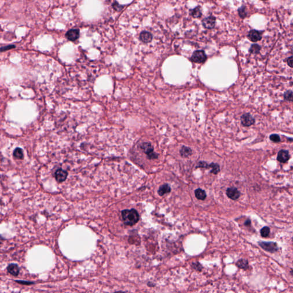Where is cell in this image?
Returning a JSON list of instances; mask_svg holds the SVG:
<instances>
[{
    "mask_svg": "<svg viewBox=\"0 0 293 293\" xmlns=\"http://www.w3.org/2000/svg\"><path fill=\"white\" fill-rule=\"evenodd\" d=\"M287 63H288V66H290V67H291V68H293V56H292V57H289V58L288 59Z\"/></svg>",
    "mask_w": 293,
    "mask_h": 293,
    "instance_id": "cell-29",
    "label": "cell"
},
{
    "mask_svg": "<svg viewBox=\"0 0 293 293\" xmlns=\"http://www.w3.org/2000/svg\"><path fill=\"white\" fill-rule=\"evenodd\" d=\"M226 194H227V196L229 197L230 199L233 200L238 199L240 195L239 191L235 187H230L227 188L226 191Z\"/></svg>",
    "mask_w": 293,
    "mask_h": 293,
    "instance_id": "cell-7",
    "label": "cell"
},
{
    "mask_svg": "<svg viewBox=\"0 0 293 293\" xmlns=\"http://www.w3.org/2000/svg\"><path fill=\"white\" fill-rule=\"evenodd\" d=\"M258 244L263 250L269 252L273 253L278 250V247L277 244L275 242H259Z\"/></svg>",
    "mask_w": 293,
    "mask_h": 293,
    "instance_id": "cell-3",
    "label": "cell"
},
{
    "mask_svg": "<svg viewBox=\"0 0 293 293\" xmlns=\"http://www.w3.org/2000/svg\"><path fill=\"white\" fill-rule=\"evenodd\" d=\"M15 48V45H8V46H5V47H2L1 50L2 52L4 51V50H6L8 49H12V48Z\"/></svg>",
    "mask_w": 293,
    "mask_h": 293,
    "instance_id": "cell-28",
    "label": "cell"
},
{
    "mask_svg": "<svg viewBox=\"0 0 293 293\" xmlns=\"http://www.w3.org/2000/svg\"><path fill=\"white\" fill-rule=\"evenodd\" d=\"M248 38L251 41L256 42V41H258L261 40V34L260 32L258 31L252 30L249 33Z\"/></svg>",
    "mask_w": 293,
    "mask_h": 293,
    "instance_id": "cell-10",
    "label": "cell"
},
{
    "mask_svg": "<svg viewBox=\"0 0 293 293\" xmlns=\"http://www.w3.org/2000/svg\"><path fill=\"white\" fill-rule=\"evenodd\" d=\"M140 148L143 151L144 153L147 155L149 159H155L158 158L159 155L155 152L154 148L152 144L149 143H143L141 144Z\"/></svg>",
    "mask_w": 293,
    "mask_h": 293,
    "instance_id": "cell-2",
    "label": "cell"
},
{
    "mask_svg": "<svg viewBox=\"0 0 293 293\" xmlns=\"http://www.w3.org/2000/svg\"><path fill=\"white\" fill-rule=\"evenodd\" d=\"M270 139L274 143H278L280 142V137L277 134H272L270 136Z\"/></svg>",
    "mask_w": 293,
    "mask_h": 293,
    "instance_id": "cell-24",
    "label": "cell"
},
{
    "mask_svg": "<svg viewBox=\"0 0 293 293\" xmlns=\"http://www.w3.org/2000/svg\"><path fill=\"white\" fill-rule=\"evenodd\" d=\"M290 158V155L286 150H281L278 154L277 160L281 163H285Z\"/></svg>",
    "mask_w": 293,
    "mask_h": 293,
    "instance_id": "cell-11",
    "label": "cell"
},
{
    "mask_svg": "<svg viewBox=\"0 0 293 293\" xmlns=\"http://www.w3.org/2000/svg\"><path fill=\"white\" fill-rule=\"evenodd\" d=\"M241 123L245 127H249L255 123V120L249 113H245L241 116Z\"/></svg>",
    "mask_w": 293,
    "mask_h": 293,
    "instance_id": "cell-6",
    "label": "cell"
},
{
    "mask_svg": "<svg viewBox=\"0 0 293 293\" xmlns=\"http://www.w3.org/2000/svg\"><path fill=\"white\" fill-rule=\"evenodd\" d=\"M216 19L213 16H209L202 21L203 25L207 29H212L215 25Z\"/></svg>",
    "mask_w": 293,
    "mask_h": 293,
    "instance_id": "cell-8",
    "label": "cell"
},
{
    "mask_svg": "<svg viewBox=\"0 0 293 293\" xmlns=\"http://www.w3.org/2000/svg\"><path fill=\"white\" fill-rule=\"evenodd\" d=\"M80 36V31L78 29H71L65 34V37L71 41H75Z\"/></svg>",
    "mask_w": 293,
    "mask_h": 293,
    "instance_id": "cell-5",
    "label": "cell"
},
{
    "mask_svg": "<svg viewBox=\"0 0 293 293\" xmlns=\"http://www.w3.org/2000/svg\"><path fill=\"white\" fill-rule=\"evenodd\" d=\"M290 273H291V275H292L293 276V270H291V272H290Z\"/></svg>",
    "mask_w": 293,
    "mask_h": 293,
    "instance_id": "cell-31",
    "label": "cell"
},
{
    "mask_svg": "<svg viewBox=\"0 0 293 293\" xmlns=\"http://www.w3.org/2000/svg\"></svg>",
    "mask_w": 293,
    "mask_h": 293,
    "instance_id": "cell-33",
    "label": "cell"
},
{
    "mask_svg": "<svg viewBox=\"0 0 293 293\" xmlns=\"http://www.w3.org/2000/svg\"><path fill=\"white\" fill-rule=\"evenodd\" d=\"M191 15H192V17H195V18H199V17H200L202 16V9L200 8V7L199 6H197V8H195V9H194L193 10L191 11Z\"/></svg>",
    "mask_w": 293,
    "mask_h": 293,
    "instance_id": "cell-19",
    "label": "cell"
},
{
    "mask_svg": "<svg viewBox=\"0 0 293 293\" xmlns=\"http://www.w3.org/2000/svg\"><path fill=\"white\" fill-rule=\"evenodd\" d=\"M13 156L15 158H18V159H22L23 158V156H24L22 150L21 148H17L14 151Z\"/></svg>",
    "mask_w": 293,
    "mask_h": 293,
    "instance_id": "cell-20",
    "label": "cell"
},
{
    "mask_svg": "<svg viewBox=\"0 0 293 293\" xmlns=\"http://www.w3.org/2000/svg\"><path fill=\"white\" fill-rule=\"evenodd\" d=\"M210 168L212 169L211 171V173H213L215 175L218 174L220 171V167H219V164H216V163H212L210 164H208L207 168Z\"/></svg>",
    "mask_w": 293,
    "mask_h": 293,
    "instance_id": "cell-18",
    "label": "cell"
},
{
    "mask_svg": "<svg viewBox=\"0 0 293 293\" xmlns=\"http://www.w3.org/2000/svg\"><path fill=\"white\" fill-rule=\"evenodd\" d=\"M124 293V292H123V291H118V292H116V293Z\"/></svg>",
    "mask_w": 293,
    "mask_h": 293,
    "instance_id": "cell-32",
    "label": "cell"
},
{
    "mask_svg": "<svg viewBox=\"0 0 293 293\" xmlns=\"http://www.w3.org/2000/svg\"><path fill=\"white\" fill-rule=\"evenodd\" d=\"M171 191V188L170 186L167 184H164L161 185L159 187L158 192V194L161 197V196H163L164 195H165V194L170 193Z\"/></svg>",
    "mask_w": 293,
    "mask_h": 293,
    "instance_id": "cell-13",
    "label": "cell"
},
{
    "mask_svg": "<svg viewBox=\"0 0 293 293\" xmlns=\"http://www.w3.org/2000/svg\"><path fill=\"white\" fill-rule=\"evenodd\" d=\"M112 6H113V8H114L115 10H117V11L120 10V8H122V6H121L120 5H119V4L117 3V2H113V4H112Z\"/></svg>",
    "mask_w": 293,
    "mask_h": 293,
    "instance_id": "cell-27",
    "label": "cell"
},
{
    "mask_svg": "<svg viewBox=\"0 0 293 293\" xmlns=\"http://www.w3.org/2000/svg\"><path fill=\"white\" fill-rule=\"evenodd\" d=\"M122 216L124 223L127 226H132L139 222V213L135 209L123 210Z\"/></svg>",
    "mask_w": 293,
    "mask_h": 293,
    "instance_id": "cell-1",
    "label": "cell"
},
{
    "mask_svg": "<svg viewBox=\"0 0 293 293\" xmlns=\"http://www.w3.org/2000/svg\"><path fill=\"white\" fill-rule=\"evenodd\" d=\"M180 154L183 158H188L192 154L191 149L186 146H183L180 150Z\"/></svg>",
    "mask_w": 293,
    "mask_h": 293,
    "instance_id": "cell-16",
    "label": "cell"
},
{
    "mask_svg": "<svg viewBox=\"0 0 293 293\" xmlns=\"http://www.w3.org/2000/svg\"><path fill=\"white\" fill-rule=\"evenodd\" d=\"M250 223H251L250 220H246V222H245L246 226H247V225H249V224H250Z\"/></svg>",
    "mask_w": 293,
    "mask_h": 293,
    "instance_id": "cell-30",
    "label": "cell"
},
{
    "mask_svg": "<svg viewBox=\"0 0 293 293\" xmlns=\"http://www.w3.org/2000/svg\"><path fill=\"white\" fill-rule=\"evenodd\" d=\"M236 266L240 269L247 270L249 267V262L246 259H240L236 262Z\"/></svg>",
    "mask_w": 293,
    "mask_h": 293,
    "instance_id": "cell-17",
    "label": "cell"
},
{
    "mask_svg": "<svg viewBox=\"0 0 293 293\" xmlns=\"http://www.w3.org/2000/svg\"><path fill=\"white\" fill-rule=\"evenodd\" d=\"M208 164L205 162V161H199L197 164V168H208Z\"/></svg>",
    "mask_w": 293,
    "mask_h": 293,
    "instance_id": "cell-26",
    "label": "cell"
},
{
    "mask_svg": "<svg viewBox=\"0 0 293 293\" xmlns=\"http://www.w3.org/2000/svg\"><path fill=\"white\" fill-rule=\"evenodd\" d=\"M238 12H239V16L242 17V18H245L246 16V12L245 8L244 6H242L241 8H240L239 9H238Z\"/></svg>",
    "mask_w": 293,
    "mask_h": 293,
    "instance_id": "cell-25",
    "label": "cell"
},
{
    "mask_svg": "<svg viewBox=\"0 0 293 293\" xmlns=\"http://www.w3.org/2000/svg\"><path fill=\"white\" fill-rule=\"evenodd\" d=\"M140 39L144 43L151 42L152 40V35L151 33L147 31H143L140 34Z\"/></svg>",
    "mask_w": 293,
    "mask_h": 293,
    "instance_id": "cell-12",
    "label": "cell"
},
{
    "mask_svg": "<svg viewBox=\"0 0 293 293\" xmlns=\"http://www.w3.org/2000/svg\"><path fill=\"white\" fill-rule=\"evenodd\" d=\"M284 99L288 101H293V92L288 91L284 93Z\"/></svg>",
    "mask_w": 293,
    "mask_h": 293,
    "instance_id": "cell-21",
    "label": "cell"
},
{
    "mask_svg": "<svg viewBox=\"0 0 293 293\" xmlns=\"http://www.w3.org/2000/svg\"><path fill=\"white\" fill-rule=\"evenodd\" d=\"M260 49H261V47L258 45L254 44L251 47L250 49V52L252 54H258L259 52Z\"/></svg>",
    "mask_w": 293,
    "mask_h": 293,
    "instance_id": "cell-22",
    "label": "cell"
},
{
    "mask_svg": "<svg viewBox=\"0 0 293 293\" xmlns=\"http://www.w3.org/2000/svg\"><path fill=\"white\" fill-rule=\"evenodd\" d=\"M195 197H197L198 200H205L207 197L206 192L204 190H203L201 188H197L195 191Z\"/></svg>",
    "mask_w": 293,
    "mask_h": 293,
    "instance_id": "cell-14",
    "label": "cell"
},
{
    "mask_svg": "<svg viewBox=\"0 0 293 293\" xmlns=\"http://www.w3.org/2000/svg\"><path fill=\"white\" fill-rule=\"evenodd\" d=\"M206 54L203 50H197L192 54L191 60L196 63H202L206 61Z\"/></svg>",
    "mask_w": 293,
    "mask_h": 293,
    "instance_id": "cell-4",
    "label": "cell"
},
{
    "mask_svg": "<svg viewBox=\"0 0 293 293\" xmlns=\"http://www.w3.org/2000/svg\"><path fill=\"white\" fill-rule=\"evenodd\" d=\"M261 235L263 238H265L269 236L270 234V229L268 227H264L261 230Z\"/></svg>",
    "mask_w": 293,
    "mask_h": 293,
    "instance_id": "cell-23",
    "label": "cell"
},
{
    "mask_svg": "<svg viewBox=\"0 0 293 293\" xmlns=\"http://www.w3.org/2000/svg\"><path fill=\"white\" fill-rule=\"evenodd\" d=\"M68 176V172L62 169H59L55 172L56 180L59 182L65 181Z\"/></svg>",
    "mask_w": 293,
    "mask_h": 293,
    "instance_id": "cell-9",
    "label": "cell"
},
{
    "mask_svg": "<svg viewBox=\"0 0 293 293\" xmlns=\"http://www.w3.org/2000/svg\"><path fill=\"white\" fill-rule=\"evenodd\" d=\"M7 269L8 272L13 275L17 276L19 274V268L16 264H10Z\"/></svg>",
    "mask_w": 293,
    "mask_h": 293,
    "instance_id": "cell-15",
    "label": "cell"
}]
</instances>
